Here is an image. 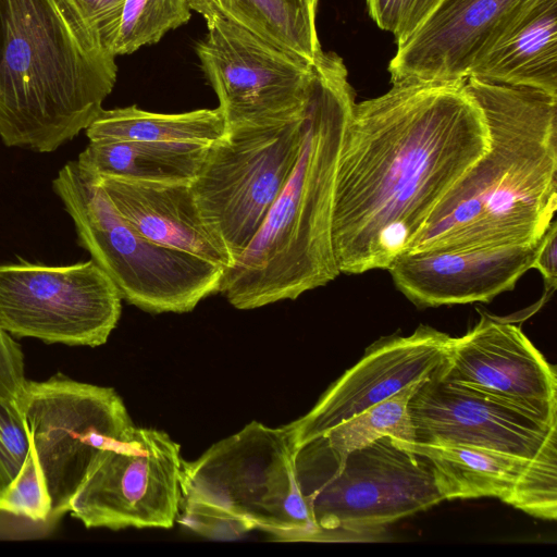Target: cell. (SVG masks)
<instances>
[{
	"instance_id": "6da1fadb",
	"label": "cell",
	"mask_w": 557,
	"mask_h": 557,
	"mask_svg": "<svg viewBox=\"0 0 557 557\" xmlns=\"http://www.w3.org/2000/svg\"><path fill=\"white\" fill-rule=\"evenodd\" d=\"M392 84L355 103L343 140L332 219L341 273L387 270L487 147L463 81Z\"/></svg>"
},
{
	"instance_id": "7a4b0ae2",
	"label": "cell",
	"mask_w": 557,
	"mask_h": 557,
	"mask_svg": "<svg viewBox=\"0 0 557 557\" xmlns=\"http://www.w3.org/2000/svg\"><path fill=\"white\" fill-rule=\"evenodd\" d=\"M487 147L448 189L408 251L531 245L557 208V97L468 76Z\"/></svg>"
},
{
	"instance_id": "3957f363",
	"label": "cell",
	"mask_w": 557,
	"mask_h": 557,
	"mask_svg": "<svg viewBox=\"0 0 557 557\" xmlns=\"http://www.w3.org/2000/svg\"><path fill=\"white\" fill-rule=\"evenodd\" d=\"M355 103L343 60L324 53L314 64L295 168L252 242L224 270L219 292L233 307L247 310L293 300L341 274L332 219L339 156Z\"/></svg>"
},
{
	"instance_id": "277c9868",
	"label": "cell",
	"mask_w": 557,
	"mask_h": 557,
	"mask_svg": "<svg viewBox=\"0 0 557 557\" xmlns=\"http://www.w3.org/2000/svg\"><path fill=\"white\" fill-rule=\"evenodd\" d=\"M115 55L67 0H0V138L52 152L101 112Z\"/></svg>"
},
{
	"instance_id": "5b68a950",
	"label": "cell",
	"mask_w": 557,
	"mask_h": 557,
	"mask_svg": "<svg viewBox=\"0 0 557 557\" xmlns=\"http://www.w3.org/2000/svg\"><path fill=\"white\" fill-rule=\"evenodd\" d=\"M287 425L252 421L183 462L177 521L214 540L261 530L285 541L321 537L300 491Z\"/></svg>"
},
{
	"instance_id": "8992f818",
	"label": "cell",
	"mask_w": 557,
	"mask_h": 557,
	"mask_svg": "<svg viewBox=\"0 0 557 557\" xmlns=\"http://www.w3.org/2000/svg\"><path fill=\"white\" fill-rule=\"evenodd\" d=\"M52 189L74 222L79 245L128 304L151 313H183L220 290L223 268L145 237L76 161L58 172Z\"/></svg>"
},
{
	"instance_id": "52a82bcc",
	"label": "cell",
	"mask_w": 557,
	"mask_h": 557,
	"mask_svg": "<svg viewBox=\"0 0 557 557\" xmlns=\"http://www.w3.org/2000/svg\"><path fill=\"white\" fill-rule=\"evenodd\" d=\"M294 466L321 536L375 530L444 500L428 460L388 436L342 461L309 441L295 448Z\"/></svg>"
},
{
	"instance_id": "ba28073f",
	"label": "cell",
	"mask_w": 557,
	"mask_h": 557,
	"mask_svg": "<svg viewBox=\"0 0 557 557\" xmlns=\"http://www.w3.org/2000/svg\"><path fill=\"white\" fill-rule=\"evenodd\" d=\"M305 127L306 107L277 124L227 128L209 144L190 187L205 223L233 263L252 242L286 185Z\"/></svg>"
},
{
	"instance_id": "9c48e42d",
	"label": "cell",
	"mask_w": 557,
	"mask_h": 557,
	"mask_svg": "<svg viewBox=\"0 0 557 557\" xmlns=\"http://www.w3.org/2000/svg\"><path fill=\"white\" fill-rule=\"evenodd\" d=\"M20 410L50 497V517L67 512L103 451L134 428L113 388L61 373L41 382L27 381Z\"/></svg>"
},
{
	"instance_id": "30bf717a",
	"label": "cell",
	"mask_w": 557,
	"mask_h": 557,
	"mask_svg": "<svg viewBox=\"0 0 557 557\" xmlns=\"http://www.w3.org/2000/svg\"><path fill=\"white\" fill-rule=\"evenodd\" d=\"M122 296L94 261L0 264V327L17 337L96 347L116 326Z\"/></svg>"
},
{
	"instance_id": "8fae6325",
	"label": "cell",
	"mask_w": 557,
	"mask_h": 557,
	"mask_svg": "<svg viewBox=\"0 0 557 557\" xmlns=\"http://www.w3.org/2000/svg\"><path fill=\"white\" fill-rule=\"evenodd\" d=\"M196 45L225 129L287 121L306 107L314 64L222 18Z\"/></svg>"
},
{
	"instance_id": "7c38bea8",
	"label": "cell",
	"mask_w": 557,
	"mask_h": 557,
	"mask_svg": "<svg viewBox=\"0 0 557 557\" xmlns=\"http://www.w3.org/2000/svg\"><path fill=\"white\" fill-rule=\"evenodd\" d=\"M183 462L180 445L165 432L134 426L103 451L67 512L86 528H171L180 510Z\"/></svg>"
},
{
	"instance_id": "4fadbf2b",
	"label": "cell",
	"mask_w": 557,
	"mask_h": 557,
	"mask_svg": "<svg viewBox=\"0 0 557 557\" xmlns=\"http://www.w3.org/2000/svg\"><path fill=\"white\" fill-rule=\"evenodd\" d=\"M414 442L483 447L524 459L557 450V419L438 379L421 383L408 401Z\"/></svg>"
},
{
	"instance_id": "5bb4252c",
	"label": "cell",
	"mask_w": 557,
	"mask_h": 557,
	"mask_svg": "<svg viewBox=\"0 0 557 557\" xmlns=\"http://www.w3.org/2000/svg\"><path fill=\"white\" fill-rule=\"evenodd\" d=\"M438 379L557 419L556 369L513 323L482 313L465 335L450 337Z\"/></svg>"
},
{
	"instance_id": "9a60e30c",
	"label": "cell",
	"mask_w": 557,
	"mask_h": 557,
	"mask_svg": "<svg viewBox=\"0 0 557 557\" xmlns=\"http://www.w3.org/2000/svg\"><path fill=\"white\" fill-rule=\"evenodd\" d=\"M448 339L446 333L421 324L410 335H389L371 344L308 413L287 425L294 448L429 379L443 362Z\"/></svg>"
},
{
	"instance_id": "2e32d148",
	"label": "cell",
	"mask_w": 557,
	"mask_h": 557,
	"mask_svg": "<svg viewBox=\"0 0 557 557\" xmlns=\"http://www.w3.org/2000/svg\"><path fill=\"white\" fill-rule=\"evenodd\" d=\"M542 239L531 245L408 251L387 270L398 290L419 308L488 302L513 289L533 269Z\"/></svg>"
},
{
	"instance_id": "e0dca14e",
	"label": "cell",
	"mask_w": 557,
	"mask_h": 557,
	"mask_svg": "<svg viewBox=\"0 0 557 557\" xmlns=\"http://www.w3.org/2000/svg\"><path fill=\"white\" fill-rule=\"evenodd\" d=\"M529 0H442L421 27L397 47L392 83L465 81Z\"/></svg>"
},
{
	"instance_id": "ac0fdd59",
	"label": "cell",
	"mask_w": 557,
	"mask_h": 557,
	"mask_svg": "<svg viewBox=\"0 0 557 557\" xmlns=\"http://www.w3.org/2000/svg\"><path fill=\"white\" fill-rule=\"evenodd\" d=\"M91 177L119 213L151 242L190 253L224 270L233 264L224 246L205 223L189 182Z\"/></svg>"
},
{
	"instance_id": "d6986e66",
	"label": "cell",
	"mask_w": 557,
	"mask_h": 557,
	"mask_svg": "<svg viewBox=\"0 0 557 557\" xmlns=\"http://www.w3.org/2000/svg\"><path fill=\"white\" fill-rule=\"evenodd\" d=\"M468 76L557 97V0H529Z\"/></svg>"
},
{
	"instance_id": "ffe728a7",
	"label": "cell",
	"mask_w": 557,
	"mask_h": 557,
	"mask_svg": "<svg viewBox=\"0 0 557 557\" xmlns=\"http://www.w3.org/2000/svg\"><path fill=\"white\" fill-rule=\"evenodd\" d=\"M393 440L428 460L444 500L496 497L509 504L533 460L471 445Z\"/></svg>"
},
{
	"instance_id": "44dd1931",
	"label": "cell",
	"mask_w": 557,
	"mask_h": 557,
	"mask_svg": "<svg viewBox=\"0 0 557 557\" xmlns=\"http://www.w3.org/2000/svg\"><path fill=\"white\" fill-rule=\"evenodd\" d=\"M208 146L102 138L89 140L76 164L83 173L97 177L190 183L201 168Z\"/></svg>"
},
{
	"instance_id": "7402d4cb",
	"label": "cell",
	"mask_w": 557,
	"mask_h": 557,
	"mask_svg": "<svg viewBox=\"0 0 557 557\" xmlns=\"http://www.w3.org/2000/svg\"><path fill=\"white\" fill-rule=\"evenodd\" d=\"M319 0H188L206 21L218 17L238 25L311 64L323 52L317 32Z\"/></svg>"
},
{
	"instance_id": "603a6c76",
	"label": "cell",
	"mask_w": 557,
	"mask_h": 557,
	"mask_svg": "<svg viewBox=\"0 0 557 557\" xmlns=\"http://www.w3.org/2000/svg\"><path fill=\"white\" fill-rule=\"evenodd\" d=\"M85 133L89 140L211 144L225 133V121L219 108L156 113L129 106L102 109Z\"/></svg>"
},
{
	"instance_id": "cb8c5ba5",
	"label": "cell",
	"mask_w": 557,
	"mask_h": 557,
	"mask_svg": "<svg viewBox=\"0 0 557 557\" xmlns=\"http://www.w3.org/2000/svg\"><path fill=\"white\" fill-rule=\"evenodd\" d=\"M423 381L405 386L391 397L311 441L315 442L326 455L336 461L344 460L352 450L368 446L385 436L414 442V430L408 411V401Z\"/></svg>"
},
{
	"instance_id": "d4e9b609",
	"label": "cell",
	"mask_w": 557,
	"mask_h": 557,
	"mask_svg": "<svg viewBox=\"0 0 557 557\" xmlns=\"http://www.w3.org/2000/svg\"><path fill=\"white\" fill-rule=\"evenodd\" d=\"M191 16L188 0H125L112 53L131 54L157 44Z\"/></svg>"
},
{
	"instance_id": "484cf974",
	"label": "cell",
	"mask_w": 557,
	"mask_h": 557,
	"mask_svg": "<svg viewBox=\"0 0 557 557\" xmlns=\"http://www.w3.org/2000/svg\"><path fill=\"white\" fill-rule=\"evenodd\" d=\"M0 511L32 521H46L51 515L50 497L32 446L16 476L0 490Z\"/></svg>"
},
{
	"instance_id": "4316f807",
	"label": "cell",
	"mask_w": 557,
	"mask_h": 557,
	"mask_svg": "<svg viewBox=\"0 0 557 557\" xmlns=\"http://www.w3.org/2000/svg\"><path fill=\"white\" fill-rule=\"evenodd\" d=\"M442 0H367L376 25L391 32L397 47L406 42L428 20Z\"/></svg>"
},
{
	"instance_id": "83f0119b",
	"label": "cell",
	"mask_w": 557,
	"mask_h": 557,
	"mask_svg": "<svg viewBox=\"0 0 557 557\" xmlns=\"http://www.w3.org/2000/svg\"><path fill=\"white\" fill-rule=\"evenodd\" d=\"M29 448L30 438L24 418L0 400V490L16 476Z\"/></svg>"
},
{
	"instance_id": "f1b7e54d",
	"label": "cell",
	"mask_w": 557,
	"mask_h": 557,
	"mask_svg": "<svg viewBox=\"0 0 557 557\" xmlns=\"http://www.w3.org/2000/svg\"><path fill=\"white\" fill-rule=\"evenodd\" d=\"M86 27L112 53L125 0H67Z\"/></svg>"
},
{
	"instance_id": "f546056e",
	"label": "cell",
	"mask_w": 557,
	"mask_h": 557,
	"mask_svg": "<svg viewBox=\"0 0 557 557\" xmlns=\"http://www.w3.org/2000/svg\"><path fill=\"white\" fill-rule=\"evenodd\" d=\"M26 382L20 345L0 327V400L20 413Z\"/></svg>"
},
{
	"instance_id": "4dcf8cb0",
	"label": "cell",
	"mask_w": 557,
	"mask_h": 557,
	"mask_svg": "<svg viewBox=\"0 0 557 557\" xmlns=\"http://www.w3.org/2000/svg\"><path fill=\"white\" fill-rule=\"evenodd\" d=\"M533 268L542 274L546 293H553L557 283V223L554 220L543 236Z\"/></svg>"
}]
</instances>
